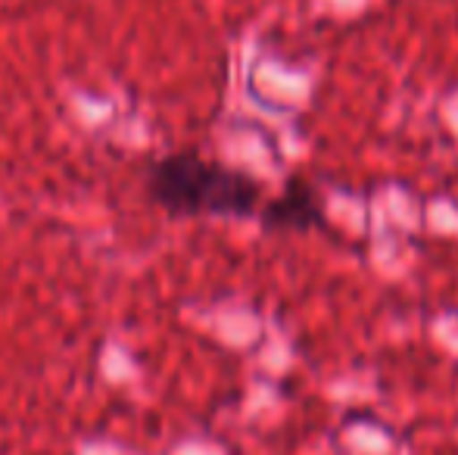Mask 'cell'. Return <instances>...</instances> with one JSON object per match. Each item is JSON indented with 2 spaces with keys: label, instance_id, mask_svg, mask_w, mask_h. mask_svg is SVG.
<instances>
[{
  "label": "cell",
  "instance_id": "1",
  "mask_svg": "<svg viewBox=\"0 0 458 455\" xmlns=\"http://www.w3.org/2000/svg\"><path fill=\"white\" fill-rule=\"evenodd\" d=\"M147 197L175 219H250L262 206V181L193 150H178L147 169Z\"/></svg>",
  "mask_w": 458,
  "mask_h": 455
},
{
  "label": "cell",
  "instance_id": "2",
  "mask_svg": "<svg viewBox=\"0 0 458 455\" xmlns=\"http://www.w3.org/2000/svg\"><path fill=\"white\" fill-rule=\"evenodd\" d=\"M259 225L268 234H281V231H315L325 228V200L315 190V184L293 178L287 181V188L268 200L266 206H259Z\"/></svg>",
  "mask_w": 458,
  "mask_h": 455
}]
</instances>
